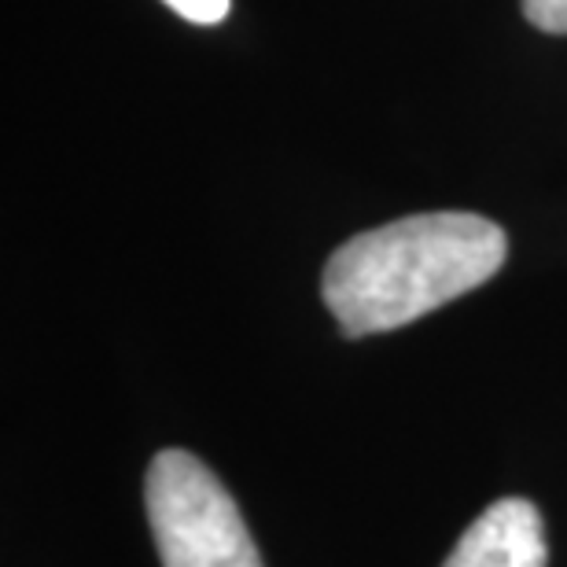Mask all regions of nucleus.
<instances>
[{"label":"nucleus","mask_w":567,"mask_h":567,"mask_svg":"<svg viewBox=\"0 0 567 567\" xmlns=\"http://www.w3.org/2000/svg\"><path fill=\"white\" fill-rule=\"evenodd\" d=\"M524 16L546 33H567V0H524Z\"/></svg>","instance_id":"obj_4"},{"label":"nucleus","mask_w":567,"mask_h":567,"mask_svg":"<svg viewBox=\"0 0 567 567\" xmlns=\"http://www.w3.org/2000/svg\"><path fill=\"white\" fill-rule=\"evenodd\" d=\"M505 255L502 225L483 214H413L339 247L324 266L321 295L343 336H380L480 288Z\"/></svg>","instance_id":"obj_1"},{"label":"nucleus","mask_w":567,"mask_h":567,"mask_svg":"<svg viewBox=\"0 0 567 567\" xmlns=\"http://www.w3.org/2000/svg\"><path fill=\"white\" fill-rule=\"evenodd\" d=\"M181 19L199 22V27H214L229 16V0H166Z\"/></svg>","instance_id":"obj_5"},{"label":"nucleus","mask_w":567,"mask_h":567,"mask_svg":"<svg viewBox=\"0 0 567 567\" xmlns=\"http://www.w3.org/2000/svg\"><path fill=\"white\" fill-rule=\"evenodd\" d=\"M144 508L163 567H262L233 494L188 450L155 453Z\"/></svg>","instance_id":"obj_2"},{"label":"nucleus","mask_w":567,"mask_h":567,"mask_svg":"<svg viewBox=\"0 0 567 567\" xmlns=\"http://www.w3.org/2000/svg\"><path fill=\"white\" fill-rule=\"evenodd\" d=\"M549 542L538 505L527 497H502L486 505L442 567H546Z\"/></svg>","instance_id":"obj_3"}]
</instances>
